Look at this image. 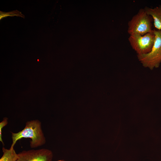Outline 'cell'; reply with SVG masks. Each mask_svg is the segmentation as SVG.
Listing matches in <instances>:
<instances>
[{
	"label": "cell",
	"instance_id": "obj_1",
	"mask_svg": "<svg viewBox=\"0 0 161 161\" xmlns=\"http://www.w3.org/2000/svg\"><path fill=\"white\" fill-rule=\"evenodd\" d=\"M12 133V142L10 148H14L16 142L23 138H30V146L35 148L41 146L46 143L41 123L38 120L27 121L24 129L17 133Z\"/></svg>",
	"mask_w": 161,
	"mask_h": 161
},
{
	"label": "cell",
	"instance_id": "obj_2",
	"mask_svg": "<svg viewBox=\"0 0 161 161\" xmlns=\"http://www.w3.org/2000/svg\"><path fill=\"white\" fill-rule=\"evenodd\" d=\"M152 17L144 8H140L132 17L128 23V33L130 35H143L152 33Z\"/></svg>",
	"mask_w": 161,
	"mask_h": 161
},
{
	"label": "cell",
	"instance_id": "obj_3",
	"mask_svg": "<svg viewBox=\"0 0 161 161\" xmlns=\"http://www.w3.org/2000/svg\"><path fill=\"white\" fill-rule=\"evenodd\" d=\"M153 32L155 40L151 51L146 54L137 55L142 65L151 70L158 68L161 63V30L154 29Z\"/></svg>",
	"mask_w": 161,
	"mask_h": 161
},
{
	"label": "cell",
	"instance_id": "obj_4",
	"mask_svg": "<svg viewBox=\"0 0 161 161\" xmlns=\"http://www.w3.org/2000/svg\"><path fill=\"white\" fill-rule=\"evenodd\" d=\"M155 36L154 32L143 35H130L128 41L130 44L137 55L146 54L151 50L154 44Z\"/></svg>",
	"mask_w": 161,
	"mask_h": 161
},
{
	"label": "cell",
	"instance_id": "obj_5",
	"mask_svg": "<svg viewBox=\"0 0 161 161\" xmlns=\"http://www.w3.org/2000/svg\"><path fill=\"white\" fill-rule=\"evenodd\" d=\"M17 161H52V151L47 148L24 150L18 154Z\"/></svg>",
	"mask_w": 161,
	"mask_h": 161
},
{
	"label": "cell",
	"instance_id": "obj_6",
	"mask_svg": "<svg viewBox=\"0 0 161 161\" xmlns=\"http://www.w3.org/2000/svg\"><path fill=\"white\" fill-rule=\"evenodd\" d=\"M144 8L152 17L156 30H161V5L153 8L145 7Z\"/></svg>",
	"mask_w": 161,
	"mask_h": 161
},
{
	"label": "cell",
	"instance_id": "obj_7",
	"mask_svg": "<svg viewBox=\"0 0 161 161\" xmlns=\"http://www.w3.org/2000/svg\"><path fill=\"white\" fill-rule=\"evenodd\" d=\"M3 155L0 159V161H17L18 155L15 151L14 148L9 149L3 147L2 148Z\"/></svg>",
	"mask_w": 161,
	"mask_h": 161
},
{
	"label": "cell",
	"instance_id": "obj_8",
	"mask_svg": "<svg viewBox=\"0 0 161 161\" xmlns=\"http://www.w3.org/2000/svg\"><path fill=\"white\" fill-rule=\"evenodd\" d=\"M8 124V118L4 117L2 121L0 123V141L2 143L3 145L4 143L2 139V130L3 128Z\"/></svg>",
	"mask_w": 161,
	"mask_h": 161
},
{
	"label": "cell",
	"instance_id": "obj_9",
	"mask_svg": "<svg viewBox=\"0 0 161 161\" xmlns=\"http://www.w3.org/2000/svg\"><path fill=\"white\" fill-rule=\"evenodd\" d=\"M57 161H66L64 160H58Z\"/></svg>",
	"mask_w": 161,
	"mask_h": 161
}]
</instances>
